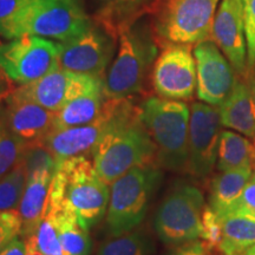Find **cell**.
<instances>
[{
	"label": "cell",
	"instance_id": "1",
	"mask_svg": "<svg viewBox=\"0 0 255 255\" xmlns=\"http://www.w3.org/2000/svg\"><path fill=\"white\" fill-rule=\"evenodd\" d=\"M91 154L98 175L109 186L130 169L155 164L157 150L139 117V107L123 98L116 117Z\"/></svg>",
	"mask_w": 255,
	"mask_h": 255
},
{
	"label": "cell",
	"instance_id": "2",
	"mask_svg": "<svg viewBox=\"0 0 255 255\" xmlns=\"http://www.w3.org/2000/svg\"><path fill=\"white\" fill-rule=\"evenodd\" d=\"M119 37V51L104 78L107 98H129L141 92L157 58L154 30L144 15L124 25Z\"/></svg>",
	"mask_w": 255,
	"mask_h": 255
},
{
	"label": "cell",
	"instance_id": "3",
	"mask_svg": "<svg viewBox=\"0 0 255 255\" xmlns=\"http://www.w3.org/2000/svg\"><path fill=\"white\" fill-rule=\"evenodd\" d=\"M92 23L82 0H30L0 25V36L6 39L37 36L63 43L83 33Z\"/></svg>",
	"mask_w": 255,
	"mask_h": 255
},
{
	"label": "cell",
	"instance_id": "4",
	"mask_svg": "<svg viewBox=\"0 0 255 255\" xmlns=\"http://www.w3.org/2000/svg\"><path fill=\"white\" fill-rule=\"evenodd\" d=\"M49 195L71 207L90 229L107 215L110 189L94 162L81 155L58 162Z\"/></svg>",
	"mask_w": 255,
	"mask_h": 255
},
{
	"label": "cell",
	"instance_id": "5",
	"mask_svg": "<svg viewBox=\"0 0 255 255\" xmlns=\"http://www.w3.org/2000/svg\"><path fill=\"white\" fill-rule=\"evenodd\" d=\"M139 117L157 150V163L165 169H187L190 109L182 101L150 97L139 107Z\"/></svg>",
	"mask_w": 255,
	"mask_h": 255
},
{
	"label": "cell",
	"instance_id": "6",
	"mask_svg": "<svg viewBox=\"0 0 255 255\" xmlns=\"http://www.w3.org/2000/svg\"><path fill=\"white\" fill-rule=\"evenodd\" d=\"M162 181L156 164L135 167L110 184L107 231L111 237L126 234L141 225Z\"/></svg>",
	"mask_w": 255,
	"mask_h": 255
},
{
	"label": "cell",
	"instance_id": "7",
	"mask_svg": "<svg viewBox=\"0 0 255 255\" xmlns=\"http://www.w3.org/2000/svg\"><path fill=\"white\" fill-rule=\"evenodd\" d=\"M220 0H156L152 30L167 45H191L212 38Z\"/></svg>",
	"mask_w": 255,
	"mask_h": 255
},
{
	"label": "cell",
	"instance_id": "8",
	"mask_svg": "<svg viewBox=\"0 0 255 255\" xmlns=\"http://www.w3.org/2000/svg\"><path fill=\"white\" fill-rule=\"evenodd\" d=\"M205 196L199 188L176 184L159 205L154 218L156 234L168 246L199 240L202 233Z\"/></svg>",
	"mask_w": 255,
	"mask_h": 255
},
{
	"label": "cell",
	"instance_id": "9",
	"mask_svg": "<svg viewBox=\"0 0 255 255\" xmlns=\"http://www.w3.org/2000/svg\"><path fill=\"white\" fill-rule=\"evenodd\" d=\"M59 68L58 41L23 36L0 44V70L19 85L36 82Z\"/></svg>",
	"mask_w": 255,
	"mask_h": 255
},
{
	"label": "cell",
	"instance_id": "10",
	"mask_svg": "<svg viewBox=\"0 0 255 255\" xmlns=\"http://www.w3.org/2000/svg\"><path fill=\"white\" fill-rule=\"evenodd\" d=\"M115 37L98 21L92 23L77 37L59 43V66L68 71L104 78L115 53Z\"/></svg>",
	"mask_w": 255,
	"mask_h": 255
},
{
	"label": "cell",
	"instance_id": "11",
	"mask_svg": "<svg viewBox=\"0 0 255 255\" xmlns=\"http://www.w3.org/2000/svg\"><path fill=\"white\" fill-rule=\"evenodd\" d=\"M100 89H104V78L59 68L36 82L20 85L13 94L57 113L70 101Z\"/></svg>",
	"mask_w": 255,
	"mask_h": 255
},
{
	"label": "cell",
	"instance_id": "12",
	"mask_svg": "<svg viewBox=\"0 0 255 255\" xmlns=\"http://www.w3.org/2000/svg\"><path fill=\"white\" fill-rule=\"evenodd\" d=\"M221 117L215 105L193 103L190 107L189 133H188V173L195 177H206L218 162L221 136Z\"/></svg>",
	"mask_w": 255,
	"mask_h": 255
},
{
	"label": "cell",
	"instance_id": "13",
	"mask_svg": "<svg viewBox=\"0 0 255 255\" xmlns=\"http://www.w3.org/2000/svg\"><path fill=\"white\" fill-rule=\"evenodd\" d=\"M152 88L159 97L191 100L196 89V62L190 45H167L156 58L151 75Z\"/></svg>",
	"mask_w": 255,
	"mask_h": 255
},
{
	"label": "cell",
	"instance_id": "14",
	"mask_svg": "<svg viewBox=\"0 0 255 255\" xmlns=\"http://www.w3.org/2000/svg\"><path fill=\"white\" fill-rule=\"evenodd\" d=\"M193 53L196 62L197 98L219 107L231 95L238 81L235 70L212 39L196 44Z\"/></svg>",
	"mask_w": 255,
	"mask_h": 255
},
{
	"label": "cell",
	"instance_id": "15",
	"mask_svg": "<svg viewBox=\"0 0 255 255\" xmlns=\"http://www.w3.org/2000/svg\"><path fill=\"white\" fill-rule=\"evenodd\" d=\"M122 100L123 98H107L101 115L94 122L81 127L52 130L41 144L49 149L57 162L92 151L116 117Z\"/></svg>",
	"mask_w": 255,
	"mask_h": 255
},
{
	"label": "cell",
	"instance_id": "16",
	"mask_svg": "<svg viewBox=\"0 0 255 255\" xmlns=\"http://www.w3.org/2000/svg\"><path fill=\"white\" fill-rule=\"evenodd\" d=\"M214 43L240 76L247 73V39L242 0H221L212 28Z\"/></svg>",
	"mask_w": 255,
	"mask_h": 255
},
{
	"label": "cell",
	"instance_id": "17",
	"mask_svg": "<svg viewBox=\"0 0 255 255\" xmlns=\"http://www.w3.org/2000/svg\"><path fill=\"white\" fill-rule=\"evenodd\" d=\"M56 114L12 92L6 98L2 122L28 145H33L43 142L55 130Z\"/></svg>",
	"mask_w": 255,
	"mask_h": 255
},
{
	"label": "cell",
	"instance_id": "18",
	"mask_svg": "<svg viewBox=\"0 0 255 255\" xmlns=\"http://www.w3.org/2000/svg\"><path fill=\"white\" fill-rule=\"evenodd\" d=\"M55 171L37 169L28 173L26 184L17 209L21 220V235L33 234L46 210L51 182Z\"/></svg>",
	"mask_w": 255,
	"mask_h": 255
},
{
	"label": "cell",
	"instance_id": "19",
	"mask_svg": "<svg viewBox=\"0 0 255 255\" xmlns=\"http://www.w3.org/2000/svg\"><path fill=\"white\" fill-rule=\"evenodd\" d=\"M46 208L55 216L64 255H90L92 241L89 228L79 220L75 210L62 200L50 195Z\"/></svg>",
	"mask_w": 255,
	"mask_h": 255
},
{
	"label": "cell",
	"instance_id": "20",
	"mask_svg": "<svg viewBox=\"0 0 255 255\" xmlns=\"http://www.w3.org/2000/svg\"><path fill=\"white\" fill-rule=\"evenodd\" d=\"M219 110L222 127L255 137V101L247 81L238 78L231 95L219 105Z\"/></svg>",
	"mask_w": 255,
	"mask_h": 255
},
{
	"label": "cell",
	"instance_id": "21",
	"mask_svg": "<svg viewBox=\"0 0 255 255\" xmlns=\"http://www.w3.org/2000/svg\"><path fill=\"white\" fill-rule=\"evenodd\" d=\"M252 174L253 167H242L215 175L210 183L208 206L216 214L222 215L241 196Z\"/></svg>",
	"mask_w": 255,
	"mask_h": 255
},
{
	"label": "cell",
	"instance_id": "22",
	"mask_svg": "<svg viewBox=\"0 0 255 255\" xmlns=\"http://www.w3.org/2000/svg\"><path fill=\"white\" fill-rule=\"evenodd\" d=\"M156 0H92L97 21L115 36L124 25L142 17Z\"/></svg>",
	"mask_w": 255,
	"mask_h": 255
},
{
	"label": "cell",
	"instance_id": "23",
	"mask_svg": "<svg viewBox=\"0 0 255 255\" xmlns=\"http://www.w3.org/2000/svg\"><path fill=\"white\" fill-rule=\"evenodd\" d=\"M105 100L104 89H100L70 101L57 111L55 129L81 127L94 122L101 115Z\"/></svg>",
	"mask_w": 255,
	"mask_h": 255
},
{
	"label": "cell",
	"instance_id": "24",
	"mask_svg": "<svg viewBox=\"0 0 255 255\" xmlns=\"http://www.w3.org/2000/svg\"><path fill=\"white\" fill-rule=\"evenodd\" d=\"M219 219L222 228L219 250L223 255H234L255 245V216L229 213Z\"/></svg>",
	"mask_w": 255,
	"mask_h": 255
},
{
	"label": "cell",
	"instance_id": "25",
	"mask_svg": "<svg viewBox=\"0 0 255 255\" xmlns=\"http://www.w3.org/2000/svg\"><path fill=\"white\" fill-rule=\"evenodd\" d=\"M254 162V145L246 137L231 130L221 132L216 162L220 171L253 167Z\"/></svg>",
	"mask_w": 255,
	"mask_h": 255
},
{
	"label": "cell",
	"instance_id": "26",
	"mask_svg": "<svg viewBox=\"0 0 255 255\" xmlns=\"http://www.w3.org/2000/svg\"><path fill=\"white\" fill-rule=\"evenodd\" d=\"M28 171L24 158L0 177V212H15L23 196Z\"/></svg>",
	"mask_w": 255,
	"mask_h": 255
},
{
	"label": "cell",
	"instance_id": "27",
	"mask_svg": "<svg viewBox=\"0 0 255 255\" xmlns=\"http://www.w3.org/2000/svg\"><path fill=\"white\" fill-rule=\"evenodd\" d=\"M151 241L142 231H131L104 241L96 255H150Z\"/></svg>",
	"mask_w": 255,
	"mask_h": 255
},
{
	"label": "cell",
	"instance_id": "28",
	"mask_svg": "<svg viewBox=\"0 0 255 255\" xmlns=\"http://www.w3.org/2000/svg\"><path fill=\"white\" fill-rule=\"evenodd\" d=\"M28 145L0 120V177L14 168L26 154Z\"/></svg>",
	"mask_w": 255,
	"mask_h": 255
},
{
	"label": "cell",
	"instance_id": "29",
	"mask_svg": "<svg viewBox=\"0 0 255 255\" xmlns=\"http://www.w3.org/2000/svg\"><path fill=\"white\" fill-rule=\"evenodd\" d=\"M33 235L44 255H64L55 216L50 209L46 208Z\"/></svg>",
	"mask_w": 255,
	"mask_h": 255
},
{
	"label": "cell",
	"instance_id": "30",
	"mask_svg": "<svg viewBox=\"0 0 255 255\" xmlns=\"http://www.w3.org/2000/svg\"><path fill=\"white\" fill-rule=\"evenodd\" d=\"M206 242L207 246L212 251L213 248H219L222 240L221 222L216 213L209 206H205L202 212V233L201 238Z\"/></svg>",
	"mask_w": 255,
	"mask_h": 255
},
{
	"label": "cell",
	"instance_id": "31",
	"mask_svg": "<svg viewBox=\"0 0 255 255\" xmlns=\"http://www.w3.org/2000/svg\"><path fill=\"white\" fill-rule=\"evenodd\" d=\"M21 235V220L15 212H0V252Z\"/></svg>",
	"mask_w": 255,
	"mask_h": 255
},
{
	"label": "cell",
	"instance_id": "32",
	"mask_svg": "<svg viewBox=\"0 0 255 255\" xmlns=\"http://www.w3.org/2000/svg\"><path fill=\"white\" fill-rule=\"evenodd\" d=\"M229 213H241V214L255 216V170L252 174L250 181H248L247 186L245 187L239 200L222 215L229 214Z\"/></svg>",
	"mask_w": 255,
	"mask_h": 255
},
{
	"label": "cell",
	"instance_id": "33",
	"mask_svg": "<svg viewBox=\"0 0 255 255\" xmlns=\"http://www.w3.org/2000/svg\"><path fill=\"white\" fill-rule=\"evenodd\" d=\"M209 247L202 240H195L176 246L168 255H209Z\"/></svg>",
	"mask_w": 255,
	"mask_h": 255
},
{
	"label": "cell",
	"instance_id": "34",
	"mask_svg": "<svg viewBox=\"0 0 255 255\" xmlns=\"http://www.w3.org/2000/svg\"><path fill=\"white\" fill-rule=\"evenodd\" d=\"M28 1L30 0H0V25L13 18Z\"/></svg>",
	"mask_w": 255,
	"mask_h": 255
},
{
	"label": "cell",
	"instance_id": "35",
	"mask_svg": "<svg viewBox=\"0 0 255 255\" xmlns=\"http://www.w3.org/2000/svg\"><path fill=\"white\" fill-rule=\"evenodd\" d=\"M245 24L247 39V70H252L255 66V24L246 18Z\"/></svg>",
	"mask_w": 255,
	"mask_h": 255
},
{
	"label": "cell",
	"instance_id": "36",
	"mask_svg": "<svg viewBox=\"0 0 255 255\" xmlns=\"http://www.w3.org/2000/svg\"><path fill=\"white\" fill-rule=\"evenodd\" d=\"M0 255H26L25 253V241L20 240L19 237H17L0 252Z\"/></svg>",
	"mask_w": 255,
	"mask_h": 255
},
{
	"label": "cell",
	"instance_id": "37",
	"mask_svg": "<svg viewBox=\"0 0 255 255\" xmlns=\"http://www.w3.org/2000/svg\"><path fill=\"white\" fill-rule=\"evenodd\" d=\"M25 253H26V255H44L41 253L33 234L26 237V240H25Z\"/></svg>",
	"mask_w": 255,
	"mask_h": 255
},
{
	"label": "cell",
	"instance_id": "38",
	"mask_svg": "<svg viewBox=\"0 0 255 255\" xmlns=\"http://www.w3.org/2000/svg\"><path fill=\"white\" fill-rule=\"evenodd\" d=\"M245 7V18L255 24V0H242Z\"/></svg>",
	"mask_w": 255,
	"mask_h": 255
},
{
	"label": "cell",
	"instance_id": "39",
	"mask_svg": "<svg viewBox=\"0 0 255 255\" xmlns=\"http://www.w3.org/2000/svg\"><path fill=\"white\" fill-rule=\"evenodd\" d=\"M245 76H246L247 83H248V85H250L251 91H252V94H253V97L255 101V72H254V69L247 70V73Z\"/></svg>",
	"mask_w": 255,
	"mask_h": 255
},
{
	"label": "cell",
	"instance_id": "40",
	"mask_svg": "<svg viewBox=\"0 0 255 255\" xmlns=\"http://www.w3.org/2000/svg\"><path fill=\"white\" fill-rule=\"evenodd\" d=\"M234 255H255V245H252V246L245 248L244 251L239 252V253Z\"/></svg>",
	"mask_w": 255,
	"mask_h": 255
},
{
	"label": "cell",
	"instance_id": "41",
	"mask_svg": "<svg viewBox=\"0 0 255 255\" xmlns=\"http://www.w3.org/2000/svg\"><path fill=\"white\" fill-rule=\"evenodd\" d=\"M1 71V70H0ZM2 95V84H1V75H0V97H1Z\"/></svg>",
	"mask_w": 255,
	"mask_h": 255
},
{
	"label": "cell",
	"instance_id": "42",
	"mask_svg": "<svg viewBox=\"0 0 255 255\" xmlns=\"http://www.w3.org/2000/svg\"><path fill=\"white\" fill-rule=\"evenodd\" d=\"M254 159H255V145H254Z\"/></svg>",
	"mask_w": 255,
	"mask_h": 255
},
{
	"label": "cell",
	"instance_id": "43",
	"mask_svg": "<svg viewBox=\"0 0 255 255\" xmlns=\"http://www.w3.org/2000/svg\"><path fill=\"white\" fill-rule=\"evenodd\" d=\"M254 68H255V66H254Z\"/></svg>",
	"mask_w": 255,
	"mask_h": 255
}]
</instances>
